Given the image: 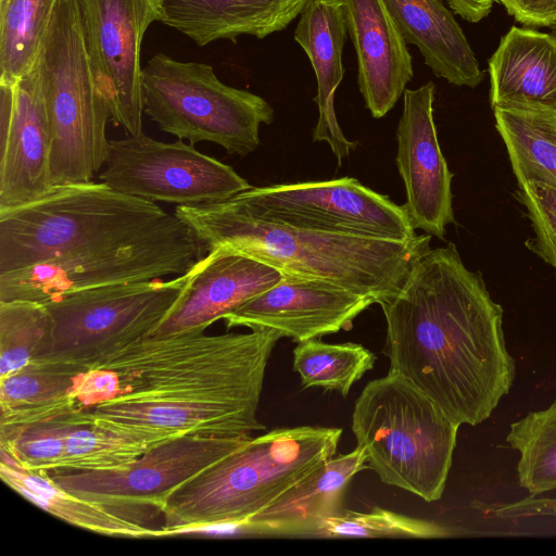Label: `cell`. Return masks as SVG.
<instances>
[{
  "instance_id": "obj_1",
  "label": "cell",
  "mask_w": 556,
  "mask_h": 556,
  "mask_svg": "<svg viewBox=\"0 0 556 556\" xmlns=\"http://www.w3.org/2000/svg\"><path fill=\"white\" fill-rule=\"evenodd\" d=\"M273 330L207 336L202 330L146 337L77 376L74 395L86 415L166 432L250 437Z\"/></svg>"
},
{
  "instance_id": "obj_2",
  "label": "cell",
  "mask_w": 556,
  "mask_h": 556,
  "mask_svg": "<svg viewBox=\"0 0 556 556\" xmlns=\"http://www.w3.org/2000/svg\"><path fill=\"white\" fill-rule=\"evenodd\" d=\"M391 372L405 377L460 426L486 420L515 380L503 307L456 245L430 249L400 291L379 304Z\"/></svg>"
},
{
  "instance_id": "obj_3",
  "label": "cell",
  "mask_w": 556,
  "mask_h": 556,
  "mask_svg": "<svg viewBox=\"0 0 556 556\" xmlns=\"http://www.w3.org/2000/svg\"><path fill=\"white\" fill-rule=\"evenodd\" d=\"M208 252L229 247L282 274L320 279L371 299L394 296L412 268L430 250L431 237L400 241L329 232L256 217L230 199L176 206L174 213Z\"/></svg>"
},
{
  "instance_id": "obj_4",
  "label": "cell",
  "mask_w": 556,
  "mask_h": 556,
  "mask_svg": "<svg viewBox=\"0 0 556 556\" xmlns=\"http://www.w3.org/2000/svg\"><path fill=\"white\" fill-rule=\"evenodd\" d=\"M340 428H278L202 470L162 506L161 536L240 525L334 456Z\"/></svg>"
},
{
  "instance_id": "obj_5",
  "label": "cell",
  "mask_w": 556,
  "mask_h": 556,
  "mask_svg": "<svg viewBox=\"0 0 556 556\" xmlns=\"http://www.w3.org/2000/svg\"><path fill=\"white\" fill-rule=\"evenodd\" d=\"M178 219L155 202L101 181L56 186L30 203L0 212V274L87 248L131 242Z\"/></svg>"
},
{
  "instance_id": "obj_6",
  "label": "cell",
  "mask_w": 556,
  "mask_h": 556,
  "mask_svg": "<svg viewBox=\"0 0 556 556\" xmlns=\"http://www.w3.org/2000/svg\"><path fill=\"white\" fill-rule=\"evenodd\" d=\"M459 427L424 391L391 371L366 384L352 413L357 445L379 479L427 502L442 497Z\"/></svg>"
},
{
  "instance_id": "obj_7",
  "label": "cell",
  "mask_w": 556,
  "mask_h": 556,
  "mask_svg": "<svg viewBox=\"0 0 556 556\" xmlns=\"http://www.w3.org/2000/svg\"><path fill=\"white\" fill-rule=\"evenodd\" d=\"M34 70L52 136L53 186L92 181L109 153V105L92 73L79 0H59Z\"/></svg>"
},
{
  "instance_id": "obj_8",
  "label": "cell",
  "mask_w": 556,
  "mask_h": 556,
  "mask_svg": "<svg viewBox=\"0 0 556 556\" xmlns=\"http://www.w3.org/2000/svg\"><path fill=\"white\" fill-rule=\"evenodd\" d=\"M143 112L161 130L191 144L208 141L245 156L260 146V127L274 121L262 97L224 84L208 64L156 53L142 68Z\"/></svg>"
},
{
  "instance_id": "obj_9",
  "label": "cell",
  "mask_w": 556,
  "mask_h": 556,
  "mask_svg": "<svg viewBox=\"0 0 556 556\" xmlns=\"http://www.w3.org/2000/svg\"><path fill=\"white\" fill-rule=\"evenodd\" d=\"M185 282V274L108 285L71 292L45 302L52 334L47 353L38 363L71 368L77 372L123 348L149 337L163 320Z\"/></svg>"
},
{
  "instance_id": "obj_10",
  "label": "cell",
  "mask_w": 556,
  "mask_h": 556,
  "mask_svg": "<svg viewBox=\"0 0 556 556\" xmlns=\"http://www.w3.org/2000/svg\"><path fill=\"white\" fill-rule=\"evenodd\" d=\"M205 250L180 219L141 239L99 245L0 274V302L45 303L108 285L182 275Z\"/></svg>"
},
{
  "instance_id": "obj_11",
  "label": "cell",
  "mask_w": 556,
  "mask_h": 556,
  "mask_svg": "<svg viewBox=\"0 0 556 556\" xmlns=\"http://www.w3.org/2000/svg\"><path fill=\"white\" fill-rule=\"evenodd\" d=\"M251 438L178 434L116 469L48 475L60 488L141 525L139 515L162 513L170 492Z\"/></svg>"
},
{
  "instance_id": "obj_12",
  "label": "cell",
  "mask_w": 556,
  "mask_h": 556,
  "mask_svg": "<svg viewBox=\"0 0 556 556\" xmlns=\"http://www.w3.org/2000/svg\"><path fill=\"white\" fill-rule=\"evenodd\" d=\"M229 199L256 217L301 228L400 241L419 236L404 204L352 177L251 187Z\"/></svg>"
},
{
  "instance_id": "obj_13",
  "label": "cell",
  "mask_w": 556,
  "mask_h": 556,
  "mask_svg": "<svg viewBox=\"0 0 556 556\" xmlns=\"http://www.w3.org/2000/svg\"><path fill=\"white\" fill-rule=\"evenodd\" d=\"M99 179L117 192L176 206L224 201L252 187L231 166L193 144L159 141L143 131L109 140Z\"/></svg>"
},
{
  "instance_id": "obj_14",
  "label": "cell",
  "mask_w": 556,
  "mask_h": 556,
  "mask_svg": "<svg viewBox=\"0 0 556 556\" xmlns=\"http://www.w3.org/2000/svg\"><path fill=\"white\" fill-rule=\"evenodd\" d=\"M85 45L111 122L127 135L142 131L141 46L162 20V0H79Z\"/></svg>"
},
{
  "instance_id": "obj_15",
  "label": "cell",
  "mask_w": 556,
  "mask_h": 556,
  "mask_svg": "<svg viewBox=\"0 0 556 556\" xmlns=\"http://www.w3.org/2000/svg\"><path fill=\"white\" fill-rule=\"evenodd\" d=\"M435 85L405 89L396 128V166L406 190L404 204L415 229L444 240L455 223L452 178L433 117Z\"/></svg>"
},
{
  "instance_id": "obj_16",
  "label": "cell",
  "mask_w": 556,
  "mask_h": 556,
  "mask_svg": "<svg viewBox=\"0 0 556 556\" xmlns=\"http://www.w3.org/2000/svg\"><path fill=\"white\" fill-rule=\"evenodd\" d=\"M52 136L33 68L15 83L0 81V212L50 192Z\"/></svg>"
},
{
  "instance_id": "obj_17",
  "label": "cell",
  "mask_w": 556,
  "mask_h": 556,
  "mask_svg": "<svg viewBox=\"0 0 556 556\" xmlns=\"http://www.w3.org/2000/svg\"><path fill=\"white\" fill-rule=\"evenodd\" d=\"M375 302L320 279L283 274V278L224 317L227 328L273 330L303 342L350 330Z\"/></svg>"
},
{
  "instance_id": "obj_18",
  "label": "cell",
  "mask_w": 556,
  "mask_h": 556,
  "mask_svg": "<svg viewBox=\"0 0 556 556\" xmlns=\"http://www.w3.org/2000/svg\"><path fill=\"white\" fill-rule=\"evenodd\" d=\"M283 278L277 268L229 247H217L188 271L170 309L149 337L205 331Z\"/></svg>"
},
{
  "instance_id": "obj_19",
  "label": "cell",
  "mask_w": 556,
  "mask_h": 556,
  "mask_svg": "<svg viewBox=\"0 0 556 556\" xmlns=\"http://www.w3.org/2000/svg\"><path fill=\"white\" fill-rule=\"evenodd\" d=\"M357 58V85L375 118L384 116L414 76L407 43L383 0H342Z\"/></svg>"
},
{
  "instance_id": "obj_20",
  "label": "cell",
  "mask_w": 556,
  "mask_h": 556,
  "mask_svg": "<svg viewBox=\"0 0 556 556\" xmlns=\"http://www.w3.org/2000/svg\"><path fill=\"white\" fill-rule=\"evenodd\" d=\"M366 463V452L359 445L334 455L247 521L225 527L245 535L317 538L324 521L344 509L346 486L368 467Z\"/></svg>"
},
{
  "instance_id": "obj_21",
  "label": "cell",
  "mask_w": 556,
  "mask_h": 556,
  "mask_svg": "<svg viewBox=\"0 0 556 556\" xmlns=\"http://www.w3.org/2000/svg\"><path fill=\"white\" fill-rule=\"evenodd\" d=\"M494 109L556 112V38L511 27L489 60Z\"/></svg>"
},
{
  "instance_id": "obj_22",
  "label": "cell",
  "mask_w": 556,
  "mask_h": 556,
  "mask_svg": "<svg viewBox=\"0 0 556 556\" xmlns=\"http://www.w3.org/2000/svg\"><path fill=\"white\" fill-rule=\"evenodd\" d=\"M346 35L342 0H311L294 30V40L305 51L317 81L318 119L313 141L328 143L339 164L357 146L344 136L334 111V93L344 75L342 53Z\"/></svg>"
},
{
  "instance_id": "obj_23",
  "label": "cell",
  "mask_w": 556,
  "mask_h": 556,
  "mask_svg": "<svg viewBox=\"0 0 556 556\" xmlns=\"http://www.w3.org/2000/svg\"><path fill=\"white\" fill-rule=\"evenodd\" d=\"M311 0H162L161 22L198 46L285 29Z\"/></svg>"
},
{
  "instance_id": "obj_24",
  "label": "cell",
  "mask_w": 556,
  "mask_h": 556,
  "mask_svg": "<svg viewBox=\"0 0 556 556\" xmlns=\"http://www.w3.org/2000/svg\"><path fill=\"white\" fill-rule=\"evenodd\" d=\"M406 43L432 73L457 87H477L484 74L463 29L441 0H383Z\"/></svg>"
},
{
  "instance_id": "obj_25",
  "label": "cell",
  "mask_w": 556,
  "mask_h": 556,
  "mask_svg": "<svg viewBox=\"0 0 556 556\" xmlns=\"http://www.w3.org/2000/svg\"><path fill=\"white\" fill-rule=\"evenodd\" d=\"M79 374L63 366L30 362L0 378V441L10 440L29 426L79 410L74 396Z\"/></svg>"
},
{
  "instance_id": "obj_26",
  "label": "cell",
  "mask_w": 556,
  "mask_h": 556,
  "mask_svg": "<svg viewBox=\"0 0 556 556\" xmlns=\"http://www.w3.org/2000/svg\"><path fill=\"white\" fill-rule=\"evenodd\" d=\"M0 476L16 493L61 520L99 534L121 538H161V529L130 521L94 502L56 485L47 471L18 465L1 451Z\"/></svg>"
},
{
  "instance_id": "obj_27",
  "label": "cell",
  "mask_w": 556,
  "mask_h": 556,
  "mask_svg": "<svg viewBox=\"0 0 556 556\" xmlns=\"http://www.w3.org/2000/svg\"><path fill=\"white\" fill-rule=\"evenodd\" d=\"M65 453L59 471L112 470L126 466L173 434L111 422L83 413L70 415Z\"/></svg>"
},
{
  "instance_id": "obj_28",
  "label": "cell",
  "mask_w": 556,
  "mask_h": 556,
  "mask_svg": "<svg viewBox=\"0 0 556 556\" xmlns=\"http://www.w3.org/2000/svg\"><path fill=\"white\" fill-rule=\"evenodd\" d=\"M493 113L517 184L556 186V112L497 108Z\"/></svg>"
},
{
  "instance_id": "obj_29",
  "label": "cell",
  "mask_w": 556,
  "mask_h": 556,
  "mask_svg": "<svg viewBox=\"0 0 556 556\" xmlns=\"http://www.w3.org/2000/svg\"><path fill=\"white\" fill-rule=\"evenodd\" d=\"M59 0H0V81L29 73Z\"/></svg>"
},
{
  "instance_id": "obj_30",
  "label": "cell",
  "mask_w": 556,
  "mask_h": 556,
  "mask_svg": "<svg viewBox=\"0 0 556 556\" xmlns=\"http://www.w3.org/2000/svg\"><path fill=\"white\" fill-rule=\"evenodd\" d=\"M376 355L362 344L299 342L293 350V370L303 388L319 387L346 396L352 386L374 368Z\"/></svg>"
},
{
  "instance_id": "obj_31",
  "label": "cell",
  "mask_w": 556,
  "mask_h": 556,
  "mask_svg": "<svg viewBox=\"0 0 556 556\" xmlns=\"http://www.w3.org/2000/svg\"><path fill=\"white\" fill-rule=\"evenodd\" d=\"M507 443L520 457L518 482L531 496L556 490V401L510 425Z\"/></svg>"
},
{
  "instance_id": "obj_32",
  "label": "cell",
  "mask_w": 556,
  "mask_h": 556,
  "mask_svg": "<svg viewBox=\"0 0 556 556\" xmlns=\"http://www.w3.org/2000/svg\"><path fill=\"white\" fill-rule=\"evenodd\" d=\"M52 319L40 302H0V378L40 359L48 351Z\"/></svg>"
},
{
  "instance_id": "obj_33",
  "label": "cell",
  "mask_w": 556,
  "mask_h": 556,
  "mask_svg": "<svg viewBox=\"0 0 556 556\" xmlns=\"http://www.w3.org/2000/svg\"><path fill=\"white\" fill-rule=\"evenodd\" d=\"M453 535L451 529L433 521L374 507L366 513L344 508L324 521L317 538L441 539Z\"/></svg>"
},
{
  "instance_id": "obj_34",
  "label": "cell",
  "mask_w": 556,
  "mask_h": 556,
  "mask_svg": "<svg viewBox=\"0 0 556 556\" xmlns=\"http://www.w3.org/2000/svg\"><path fill=\"white\" fill-rule=\"evenodd\" d=\"M68 417L29 426L0 443V450L24 468L54 471L64 456L67 433L73 426Z\"/></svg>"
},
{
  "instance_id": "obj_35",
  "label": "cell",
  "mask_w": 556,
  "mask_h": 556,
  "mask_svg": "<svg viewBox=\"0 0 556 556\" xmlns=\"http://www.w3.org/2000/svg\"><path fill=\"white\" fill-rule=\"evenodd\" d=\"M514 197L526 208L534 232L526 247L556 270V186L529 181L518 185Z\"/></svg>"
},
{
  "instance_id": "obj_36",
  "label": "cell",
  "mask_w": 556,
  "mask_h": 556,
  "mask_svg": "<svg viewBox=\"0 0 556 556\" xmlns=\"http://www.w3.org/2000/svg\"><path fill=\"white\" fill-rule=\"evenodd\" d=\"M481 504V503H480ZM484 508L477 506L482 511L491 513L494 517L507 520L525 519H555L556 520V497L529 496L523 500L508 504H493Z\"/></svg>"
},
{
  "instance_id": "obj_37",
  "label": "cell",
  "mask_w": 556,
  "mask_h": 556,
  "mask_svg": "<svg viewBox=\"0 0 556 556\" xmlns=\"http://www.w3.org/2000/svg\"><path fill=\"white\" fill-rule=\"evenodd\" d=\"M517 22L535 27L556 26V0H494Z\"/></svg>"
},
{
  "instance_id": "obj_38",
  "label": "cell",
  "mask_w": 556,
  "mask_h": 556,
  "mask_svg": "<svg viewBox=\"0 0 556 556\" xmlns=\"http://www.w3.org/2000/svg\"><path fill=\"white\" fill-rule=\"evenodd\" d=\"M446 2L465 21L478 23L489 15L494 0H446Z\"/></svg>"
},
{
  "instance_id": "obj_39",
  "label": "cell",
  "mask_w": 556,
  "mask_h": 556,
  "mask_svg": "<svg viewBox=\"0 0 556 556\" xmlns=\"http://www.w3.org/2000/svg\"><path fill=\"white\" fill-rule=\"evenodd\" d=\"M551 29H552L551 34L556 38V26Z\"/></svg>"
}]
</instances>
